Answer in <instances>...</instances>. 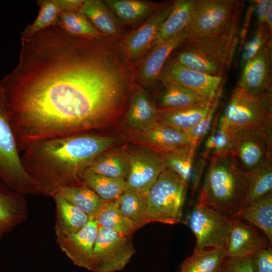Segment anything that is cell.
Masks as SVG:
<instances>
[{
  "label": "cell",
  "mask_w": 272,
  "mask_h": 272,
  "mask_svg": "<svg viewBox=\"0 0 272 272\" xmlns=\"http://www.w3.org/2000/svg\"><path fill=\"white\" fill-rule=\"evenodd\" d=\"M250 176L230 153L212 159L199 196L205 203L228 218L245 205Z\"/></svg>",
  "instance_id": "3"
},
{
  "label": "cell",
  "mask_w": 272,
  "mask_h": 272,
  "mask_svg": "<svg viewBox=\"0 0 272 272\" xmlns=\"http://www.w3.org/2000/svg\"><path fill=\"white\" fill-rule=\"evenodd\" d=\"M219 99L183 108L159 110L158 123L186 131L195 126L217 105Z\"/></svg>",
  "instance_id": "22"
},
{
  "label": "cell",
  "mask_w": 272,
  "mask_h": 272,
  "mask_svg": "<svg viewBox=\"0 0 272 272\" xmlns=\"http://www.w3.org/2000/svg\"><path fill=\"white\" fill-rule=\"evenodd\" d=\"M208 160L200 157L194 164L193 174L191 179L192 190L195 191L198 188L201 177L203 173Z\"/></svg>",
  "instance_id": "45"
},
{
  "label": "cell",
  "mask_w": 272,
  "mask_h": 272,
  "mask_svg": "<svg viewBox=\"0 0 272 272\" xmlns=\"http://www.w3.org/2000/svg\"><path fill=\"white\" fill-rule=\"evenodd\" d=\"M58 25L67 33L76 37L98 39L102 35L87 17L80 12L61 11Z\"/></svg>",
  "instance_id": "36"
},
{
  "label": "cell",
  "mask_w": 272,
  "mask_h": 272,
  "mask_svg": "<svg viewBox=\"0 0 272 272\" xmlns=\"http://www.w3.org/2000/svg\"><path fill=\"white\" fill-rule=\"evenodd\" d=\"M98 231L97 224L90 218L89 222L79 231L57 239L56 242L61 251L75 265L92 271L94 247Z\"/></svg>",
  "instance_id": "16"
},
{
  "label": "cell",
  "mask_w": 272,
  "mask_h": 272,
  "mask_svg": "<svg viewBox=\"0 0 272 272\" xmlns=\"http://www.w3.org/2000/svg\"><path fill=\"white\" fill-rule=\"evenodd\" d=\"M217 105L214 106L209 113L203 117L195 126L184 131L188 135L192 145L197 148L205 136L212 128L214 117V113Z\"/></svg>",
  "instance_id": "41"
},
{
  "label": "cell",
  "mask_w": 272,
  "mask_h": 272,
  "mask_svg": "<svg viewBox=\"0 0 272 272\" xmlns=\"http://www.w3.org/2000/svg\"><path fill=\"white\" fill-rule=\"evenodd\" d=\"M0 178L25 195L41 194L39 185L22 164L15 132L1 89Z\"/></svg>",
  "instance_id": "5"
},
{
  "label": "cell",
  "mask_w": 272,
  "mask_h": 272,
  "mask_svg": "<svg viewBox=\"0 0 272 272\" xmlns=\"http://www.w3.org/2000/svg\"><path fill=\"white\" fill-rule=\"evenodd\" d=\"M99 39L58 25L21 39L19 63L0 80L20 153L32 142L95 131L119 116L127 80Z\"/></svg>",
  "instance_id": "1"
},
{
  "label": "cell",
  "mask_w": 272,
  "mask_h": 272,
  "mask_svg": "<svg viewBox=\"0 0 272 272\" xmlns=\"http://www.w3.org/2000/svg\"><path fill=\"white\" fill-rule=\"evenodd\" d=\"M129 168V153L110 149L98 156L87 169L107 177L126 180Z\"/></svg>",
  "instance_id": "27"
},
{
  "label": "cell",
  "mask_w": 272,
  "mask_h": 272,
  "mask_svg": "<svg viewBox=\"0 0 272 272\" xmlns=\"http://www.w3.org/2000/svg\"><path fill=\"white\" fill-rule=\"evenodd\" d=\"M52 197L56 205L54 230L56 239L76 233L89 222L90 217L66 201L58 193Z\"/></svg>",
  "instance_id": "24"
},
{
  "label": "cell",
  "mask_w": 272,
  "mask_h": 272,
  "mask_svg": "<svg viewBox=\"0 0 272 272\" xmlns=\"http://www.w3.org/2000/svg\"><path fill=\"white\" fill-rule=\"evenodd\" d=\"M271 91L256 96L237 86L222 116L234 129L271 125Z\"/></svg>",
  "instance_id": "8"
},
{
  "label": "cell",
  "mask_w": 272,
  "mask_h": 272,
  "mask_svg": "<svg viewBox=\"0 0 272 272\" xmlns=\"http://www.w3.org/2000/svg\"><path fill=\"white\" fill-rule=\"evenodd\" d=\"M27 217L25 195L0 178V237L13 230Z\"/></svg>",
  "instance_id": "17"
},
{
  "label": "cell",
  "mask_w": 272,
  "mask_h": 272,
  "mask_svg": "<svg viewBox=\"0 0 272 272\" xmlns=\"http://www.w3.org/2000/svg\"><path fill=\"white\" fill-rule=\"evenodd\" d=\"M254 12V7L252 1L250 2V5L247 9L245 17L244 20L242 27L240 29L239 42L240 46H242L246 41V38L248 30V28L250 26V23L252 15Z\"/></svg>",
  "instance_id": "46"
},
{
  "label": "cell",
  "mask_w": 272,
  "mask_h": 272,
  "mask_svg": "<svg viewBox=\"0 0 272 272\" xmlns=\"http://www.w3.org/2000/svg\"><path fill=\"white\" fill-rule=\"evenodd\" d=\"M195 0L173 2L171 11L162 24L152 46H155L187 29L192 19Z\"/></svg>",
  "instance_id": "23"
},
{
  "label": "cell",
  "mask_w": 272,
  "mask_h": 272,
  "mask_svg": "<svg viewBox=\"0 0 272 272\" xmlns=\"http://www.w3.org/2000/svg\"><path fill=\"white\" fill-rule=\"evenodd\" d=\"M116 201L121 213L137 223L140 228L148 224L146 197L135 191L126 188Z\"/></svg>",
  "instance_id": "38"
},
{
  "label": "cell",
  "mask_w": 272,
  "mask_h": 272,
  "mask_svg": "<svg viewBox=\"0 0 272 272\" xmlns=\"http://www.w3.org/2000/svg\"><path fill=\"white\" fill-rule=\"evenodd\" d=\"M254 272H272L271 248L262 249L251 256Z\"/></svg>",
  "instance_id": "43"
},
{
  "label": "cell",
  "mask_w": 272,
  "mask_h": 272,
  "mask_svg": "<svg viewBox=\"0 0 272 272\" xmlns=\"http://www.w3.org/2000/svg\"><path fill=\"white\" fill-rule=\"evenodd\" d=\"M241 20V17L239 18L229 29L220 34L186 40L174 59L195 71L224 77L239 42Z\"/></svg>",
  "instance_id": "4"
},
{
  "label": "cell",
  "mask_w": 272,
  "mask_h": 272,
  "mask_svg": "<svg viewBox=\"0 0 272 272\" xmlns=\"http://www.w3.org/2000/svg\"><path fill=\"white\" fill-rule=\"evenodd\" d=\"M219 270L220 272H254L251 256L243 257L227 256Z\"/></svg>",
  "instance_id": "42"
},
{
  "label": "cell",
  "mask_w": 272,
  "mask_h": 272,
  "mask_svg": "<svg viewBox=\"0 0 272 272\" xmlns=\"http://www.w3.org/2000/svg\"><path fill=\"white\" fill-rule=\"evenodd\" d=\"M226 250L207 249L194 250L180 266V272H216L225 258Z\"/></svg>",
  "instance_id": "33"
},
{
  "label": "cell",
  "mask_w": 272,
  "mask_h": 272,
  "mask_svg": "<svg viewBox=\"0 0 272 272\" xmlns=\"http://www.w3.org/2000/svg\"><path fill=\"white\" fill-rule=\"evenodd\" d=\"M91 131L36 141L22 151L23 166L42 194L52 197L62 187L83 184V172L121 140L119 136Z\"/></svg>",
  "instance_id": "2"
},
{
  "label": "cell",
  "mask_w": 272,
  "mask_h": 272,
  "mask_svg": "<svg viewBox=\"0 0 272 272\" xmlns=\"http://www.w3.org/2000/svg\"><path fill=\"white\" fill-rule=\"evenodd\" d=\"M249 173L250 184L244 206L272 192L271 157L267 158Z\"/></svg>",
  "instance_id": "39"
},
{
  "label": "cell",
  "mask_w": 272,
  "mask_h": 272,
  "mask_svg": "<svg viewBox=\"0 0 272 272\" xmlns=\"http://www.w3.org/2000/svg\"><path fill=\"white\" fill-rule=\"evenodd\" d=\"M258 24H264L269 12L272 10L271 0L252 1Z\"/></svg>",
  "instance_id": "44"
},
{
  "label": "cell",
  "mask_w": 272,
  "mask_h": 272,
  "mask_svg": "<svg viewBox=\"0 0 272 272\" xmlns=\"http://www.w3.org/2000/svg\"><path fill=\"white\" fill-rule=\"evenodd\" d=\"M110 10L103 1L86 0L80 12L101 33L113 36L117 34L119 29L118 24Z\"/></svg>",
  "instance_id": "32"
},
{
  "label": "cell",
  "mask_w": 272,
  "mask_h": 272,
  "mask_svg": "<svg viewBox=\"0 0 272 272\" xmlns=\"http://www.w3.org/2000/svg\"><path fill=\"white\" fill-rule=\"evenodd\" d=\"M81 181L105 201L116 200L126 188L125 179L107 177L89 169L82 174Z\"/></svg>",
  "instance_id": "30"
},
{
  "label": "cell",
  "mask_w": 272,
  "mask_h": 272,
  "mask_svg": "<svg viewBox=\"0 0 272 272\" xmlns=\"http://www.w3.org/2000/svg\"><path fill=\"white\" fill-rule=\"evenodd\" d=\"M209 102L213 101L193 90L180 85H170L166 86L165 89L159 96L158 100V110H174Z\"/></svg>",
  "instance_id": "29"
},
{
  "label": "cell",
  "mask_w": 272,
  "mask_h": 272,
  "mask_svg": "<svg viewBox=\"0 0 272 272\" xmlns=\"http://www.w3.org/2000/svg\"><path fill=\"white\" fill-rule=\"evenodd\" d=\"M57 193L90 218L99 211L104 201L84 184L62 187Z\"/></svg>",
  "instance_id": "31"
},
{
  "label": "cell",
  "mask_w": 272,
  "mask_h": 272,
  "mask_svg": "<svg viewBox=\"0 0 272 272\" xmlns=\"http://www.w3.org/2000/svg\"><path fill=\"white\" fill-rule=\"evenodd\" d=\"M1 238H2V237H0V240H1Z\"/></svg>",
  "instance_id": "49"
},
{
  "label": "cell",
  "mask_w": 272,
  "mask_h": 272,
  "mask_svg": "<svg viewBox=\"0 0 272 272\" xmlns=\"http://www.w3.org/2000/svg\"><path fill=\"white\" fill-rule=\"evenodd\" d=\"M244 3L236 0H195L187 40L211 37L229 29L242 16Z\"/></svg>",
  "instance_id": "7"
},
{
  "label": "cell",
  "mask_w": 272,
  "mask_h": 272,
  "mask_svg": "<svg viewBox=\"0 0 272 272\" xmlns=\"http://www.w3.org/2000/svg\"><path fill=\"white\" fill-rule=\"evenodd\" d=\"M172 7L173 3L164 5L127 38L125 49L130 58H138L152 45L160 26L168 16Z\"/></svg>",
  "instance_id": "18"
},
{
  "label": "cell",
  "mask_w": 272,
  "mask_h": 272,
  "mask_svg": "<svg viewBox=\"0 0 272 272\" xmlns=\"http://www.w3.org/2000/svg\"><path fill=\"white\" fill-rule=\"evenodd\" d=\"M235 217L258 228L272 242V192L245 205Z\"/></svg>",
  "instance_id": "25"
},
{
  "label": "cell",
  "mask_w": 272,
  "mask_h": 272,
  "mask_svg": "<svg viewBox=\"0 0 272 272\" xmlns=\"http://www.w3.org/2000/svg\"><path fill=\"white\" fill-rule=\"evenodd\" d=\"M136 252L130 237L98 227L93 251L92 272L124 269Z\"/></svg>",
  "instance_id": "11"
},
{
  "label": "cell",
  "mask_w": 272,
  "mask_h": 272,
  "mask_svg": "<svg viewBox=\"0 0 272 272\" xmlns=\"http://www.w3.org/2000/svg\"><path fill=\"white\" fill-rule=\"evenodd\" d=\"M92 218L98 227L109 229L130 238L140 228L137 223L121 213L116 200H104L100 209Z\"/></svg>",
  "instance_id": "26"
},
{
  "label": "cell",
  "mask_w": 272,
  "mask_h": 272,
  "mask_svg": "<svg viewBox=\"0 0 272 272\" xmlns=\"http://www.w3.org/2000/svg\"><path fill=\"white\" fill-rule=\"evenodd\" d=\"M271 39L243 66L238 86L256 96L271 91Z\"/></svg>",
  "instance_id": "15"
},
{
  "label": "cell",
  "mask_w": 272,
  "mask_h": 272,
  "mask_svg": "<svg viewBox=\"0 0 272 272\" xmlns=\"http://www.w3.org/2000/svg\"><path fill=\"white\" fill-rule=\"evenodd\" d=\"M104 2L120 20L126 23L138 22L163 6L133 0Z\"/></svg>",
  "instance_id": "35"
},
{
  "label": "cell",
  "mask_w": 272,
  "mask_h": 272,
  "mask_svg": "<svg viewBox=\"0 0 272 272\" xmlns=\"http://www.w3.org/2000/svg\"><path fill=\"white\" fill-rule=\"evenodd\" d=\"M271 125L234 129L230 154L243 170L250 172L271 157Z\"/></svg>",
  "instance_id": "10"
},
{
  "label": "cell",
  "mask_w": 272,
  "mask_h": 272,
  "mask_svg": "<svg viewBox=\"0 0 272 272\" xmlns=\"http://www.w3.org/2000/svg\"><path fill=\"white\" fill-rule=\"evenodd\" d=\"M159 110L144 91L137 92L132 97L126 115L127 125L141 133L158 123Z\"/></svg>",
  "instance_id": "21"
},
{
  "label": "cell",
  "mask_w": 272,
  "mask_h": 272,
  "mask_svg": "<svg viewBox=\"0 0 272 272\" xmlns=\"http://www.w3.org/2000/svg\"><path fill=\"white\" fill-rule=\"evenodd\" d=\"M234 129L219 114L215 118L211 132L207 139L200 157L207 160L230 153Z\"/></svg>",
  "instance_id": "28"
},
{
  "label": "cell",
  "mask_w": 272,
  "mask_h": 272,
  "mask_svg": "<svg viewBox=\"0 0 272 272\" xmlns=\"http://www.w3.org/2000/svg\"><path fill=\"white\" fill-rule=\"evenodd\" d=\"M196 149L191 146L160 154L164 167L174 172L187 186L192 177Z\"/></svg>",
  "instance_id": "34"
},
{
  "label": "cell",
  "mask_w": 272,
  "mask_h": 272,
  "mask_svg": "<svg viewBox=\"0 0 272 272\" xmlns=\"http://www.w3.org/2000/svg\"><path fill=\"white\" fill-rule=\"evenodd\" d=\"M187 187L174 172L165 168L147 195L148 223H180Z\"/></svg>",
  "instance_id": "6"
},
{
  "label": "cell",
  "mask_w": 272,
  "mask_h": 272,
  "mask_svg": "<svg viewBox=\"0 0 272 272\" xmlns=\"http://www.w3.org/2000/svg\"><path fill=\"white\" fill-rule=\"evenodd\" d=\"M57 4L62 12H80L84 3V0H56Z\"/></svg>",
  "instance_id": "47"
},
{
  "label": "cell",
  "mask_w": 272,
  "mask_h": 272,
  "mask_svg": "<svg viewBox=\"0 0 272 272\" xmlns=\"http://www.w3.org/2000/svg\"><path fill=\"white\" fill-rule=\"evenodd\" d=\"M216 272H220V270L219 269L217 271H216Z\"/></svg>",
  "instance_id": "48"
},
{
  "label": "cell",
  "mask_w": 272,
  "mask_h": 272,
  "mask_svg": "<svg viewBox=\"0 0 272 272\" xmlns=\"http://www.w3.org/2000/svg\"><path fill=\"white\" fill-rule=\"evenodd\" d=\"M188 37L187 28L154 47L152 51L141 65L139 72L140 79L150 84L159 78L167 60L181 44Z\"/></svg>",
  "instance_id": "20"
},
{
  "label": "cell",
  "mask_w": 272,
  "mask_h": 272,
  "mask_svg": "<svg viewBox=\"0 0 272 272\" xmlns=\"http://www.w3.org/2000/svg\"><path fill=\"white\" fill-rule=\"evenodd\" d=\"M159 78L165 87L170 85H180L213 101L219 99L225 79L191 70L174 59L164 65Z\"/></svg>",
  "instance_id": "12"
},
{
  "label": "cell",
  "mask_w": 272,
  "mask_h": 272,
  "mask_svg": "<svg viewBox=\"0 0 272 272\" xmlns=\"http://www.w3.org/2000/svg\"><path fill=\"white\" fill-rule=\"evenodd\" d=\"M164 168L161 154L152 149H141L129 153L126 188L147 197L150 189Z\"/></svg>",
  "instance_id": "13"
},
{
  "label": "cell",
  "mask_w": 272,
  "mask_h": 272,
  "mask_svg": "<svg viewBox=\"0 0 272 272\" xmlns=\"http://www.w3.org/2000/svg\"><path fill=\"white\" fill-rule=\"evenodd\" d=\"M271 242L254 225L237 217L230 218V231L226 248L227 256H251L256 251L271 248Z\"/></svg>",
  "instance_id": "14"
},
{
  "label": "cell",
  "mask_w": 272,
  "mask_h": 272,
  "mask_svg": "<svg viewBox=\"0 0 272 272\" xmlns=\"http://www.w3.org/2000/svg\"><path fill=\"white\" fill-rule=\"evenodd\" d=\"M271 39V32L264 24H258L253 36L245 41L242 52V67L249 59L255 56L260 49Z\"/></svg>",
  "instance_id": "40"
},
{
  "label": "cell",
  "mask_w": 272,
  "mask_h": 272,
  "mask_svg": "<svg viewBox=\"0 0 272 272\" xmlns=\"http://www.w3.org/2000/svg\"><path fill=\"white\" fill-rule=\"evenodd\" d=\"M38 15L34 21L27 25L21 34V39L31 37L50 27L57 25L61 10L56 0H39Z\"/></svg>",
  "instance_id": "37"
},
{
  "label": "cell",
  "mask_w": 272,
  "mask_h": 272,
  "mask_svg": "<svg viewBox=\"0 0 272 272\" xmlns=\"http://www.w3.org/2000/svg\"><path fill=\"white\" fill-rule=\"evenodd\" d=\"M138 135L137 141L160 154L193 146L185 131L159 123Z\"/></svg>",
  "instance_id": "19"
},
{
  "label": "cell",
  "mask_w": 272,
  "mask_h": 272,
  "mask_svg": "<svg viewBox=\"0 0 272 272\" xmlns=\"http://www.w3.org/2000/svg\"><path fill=\"white\" fill-rule=\"evenodd\" d=\"M230 219L207 206L198 196L197 202L186 219V224L194 234V250L207 249L226 250Z\"/></svg>",
  "instance_id": "9"
}]
</instances>
